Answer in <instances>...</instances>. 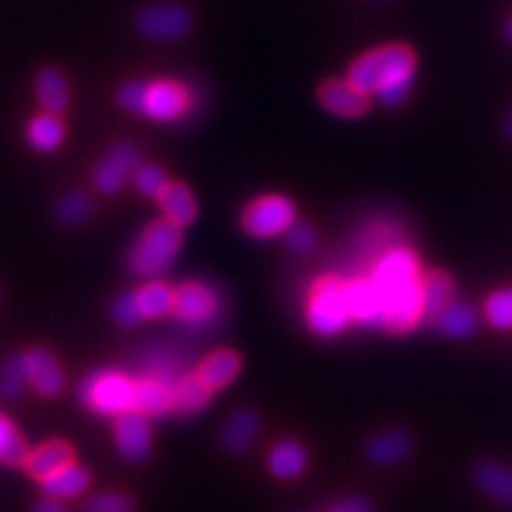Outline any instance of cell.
Instances as JSON below:
<instances>
[{
    "mask_svg": "<svg viewBox=\"0 0 512 512\" xmlns=\"http://www.w3.org/2000/svg\"><path fill=\"white\" fill-rule=\"evenodd\" d=\"M382 302L384 328L408 332L422 320L420 264L408 247H392L380 254L370 273Z\"/></svg>",
    "mask_w": 512,
    "mask_h": 512,
    "instance_id": "6da1fadb",
    "label": "cell"
},
{
    "mask_svg": "<svg viewBox=\"0 0 512 512\" xmlns=\"http://www.w3.org/2000/svg\"><path fill=\"white\" fill-rule=\"evenodd\" d=\"M413 74V50L403 43H389L358 57L349 67L347 81L361 93H375L382 105L399 107L411 93Z\"/></svg>",
    "mask_w": 512,
    "mask_h": 512,
    "instance_id": "7a4b0ae2",
    "label": "cell"
},
{
    "mask_svg": "<svg viewBox=\"0 0 512 512\" xmlns=\"http://www.w3.org/2000/svg\"><path fill=\"white\" fill-rule=\"evenodd\" d=\"M121 110L169 124L188 110V91L176 81H131L117 95Z\"/></svg>",
    "mask_w": 512,
    "mask_h": 512,
    "instance_id": "3957f363",
    "label": "cell"
},
{
    "mask_svg": "<svg viewBox=\"0 0 512 512\" xmlns=\"http://www.w3.org/2000/svg\"><path fill=\"white\" fill-rule=\"evenodd\" d=\"M183 245V230L171 221H155L150 223L128 256V264L131 271L140 275V278H155L162 275L166 268L171 266V261L176 259L178 249Z\"/></svg>",
    "mask_w": 512,
    "mask_h": 512,
    "instance_id": "277c9868",
    "label": "cell"
},
{
    "mask_svg": "<svg viewBox=\"0 0 512 512\" xmlns=\"http://www.w3.org/2000/svg\"><path fill=\"white\" fill-rule=\"evenodd\" d=\"M133 382L119 370H98L81 382L79 396L93 413L117 418V415L133 411Z\"/></svg>",
    "mask_w": 512,
    "mask_h": 512,
    "instance_id": "5b68a950",
    "label": "cell"
},
{
    "mask_svg": "<svg viewBox=\"0 0 512 512\" xmlns=\"http://www.w3.org/2000/svg\"><path fill=\"white\" fill-rule=\"evenodd\" d=\"M306 323L320 337H335L349 325V311L344 302V285L335 278H325L313 287L306 304Z\"/></svg>",
    "mask_w": 512,
    "mask_h": 512,
    "instance_id": "8992f818",
    "label": "cell"
},
{
    "mask_svg": "<svg viewBox=\"0 0 512 512\" xmlns=\"http://www.w3.org/2000/svg\"><path fill=\"white\" fill-rule=\"evenodd\" d=\"M297 219L294 204L280 195H266L254 200L242 214V228L252 238L271 240L278 235H285L287 228Z\"/></svg>",
    "mask_w": 512,
    "mask_h": 512,
    "instance_id": "52a82bcc",
    "label": "cell"
},
{
    "mask_svg": "<svg viewBox=\"0 0 512 512\" xmlns=\"http://www.w3.org/2000/svg\"><path fill=\"white\" fill-rule=\"evenodd\" d=\"M223 304L214 287L183 283L174 297V316L190 328H207L221 318Z\"/></svg>",
    "mask_w": 512,
    "mask_h": 512,
    "instance_id": "ba28073f",
    "label": "cell"
},
{
    "mask_svg": "<svg viewBox=\"0 0 512 512\" xmlns=\"http://www.w3.org/2000/svg\"><path fill=\"white\" fill-rule=\"evenodd\" d=\"M136 27L140 34L152 41H176L190 31L192 15L188 8L178 3L150 5L138 12Z\"/></svg>",
    "mask_w": 512,
    "mask_h": 512,
    "instance_id": "9c48e42d",
    "label": "cell"
},
{
    "mask_svg": "<svg viewBox=\"0 0 512 512\" xmlns=\"http://www.w3.org/2000/svg\"><path fill=\"white\" fill-rule=\"evenodd\" d=\"M138 150L131 143L114 145L107 157L95 166L93 183L102 195H117L124 185L131 181L133 171L138 169Z\"/></svg>",
    "mask_w": 512,
    "mask_h": 512,
    "instance_id": "30bf717a",
    "label": "cell"
},
{
    "mask_svg": "<svg viewBox=\"0 0 512 512\" xmlns=\"http://www.w3.org/2000/svg\"><path fill=\"white\" fill-rule=\"evenodd\" d=\"M114 444L119 453L131 463L143 460L152 448V427L147 415L138 411H126L114 420Z\"/></svg>",
    "mask_w": 512,
    "mask_h": 512,
    "instance_id": "8fae6325",
    "label": "cell"
},
{
    "mask_svg": "<svg viewBox=\"0 0 512 512\" xmlns=\"http://www.w3.org/2000/svg\"><path fill=\"white\" fill-rule=\"evenodd\" d=\"M318 102L325 107V110L335 114V117H344V119H358L370 110L368 95L351 86L349 81H339V79L320 83Z\"/></svg>",
    "mask_w": 512,
    "mask_h": 512,
    "instance_id": "7c38bea8",
    "label": "cell"
},
{
    "mask_svg": "<svg viewBox=\"0 0 512 512\" xmlns=\"http://www.w3.org/2000/svg\"><path fill=\"white\" fill-rule=\"evenodd\" d=\"M22 358L24 375L27 382L36 389L41 396H57L64 387V375L57 358L46 349H29Z\"/></svg>",
    "mask_w": 512,
    "mask_h": 512,
    "instance_id": "4fadbf2b",
    "label": "cell"
},
{
    "mask_svg": "<svg viewBox=\"0 0 512 512\" xmlns=\"http://www.w3.org/2000/svg\"><path fill=\"white\" fill-rule=\"evenodd\" d=\"M344 302H347L349 320H356L358 325H366V328L384 325L380 294H377L370 278L351 280V283L344 285Z\"/></svg>",
    "mask_w": 512,
    "mask_h": 512,
    "instance_id": "5bb4252c",
    "label": "cell"
},
{
    "mask_svg": "<svg viewBox=\"0 0 512 512\" xmlns=\"http://www.w3.org/2000/svg\"><path fill=\"white\" fill-rule=\"evenodd\" d=\"M133 411L143 415H164L171 411V387L157 377L145 375L133 382Z\"/></svg>",
    "mask_w": 512,
    "mask_h": 512,
    "instance_id": "9a60e30c",
    "label": "cell"
},
{
    "mask_svg": "<svg viewBox=\"0 0 512 512\" xmlns=\"http://www.w3.org/2000/svg\"><path fill=\"white\" fill-rule=\"evenodd\" d=\"M159 207L164 211V219L176 223L178 228L190 226L197 216V202L188 190V185L183 183H166L164 190L157 197Z\"/></svg>",
    "mask_w": 512,
    "mask_h": 512,
    "instance_id": "2e32d148",
    "label": "cell"
},
{
    "mask_svg": "<svg viewBox=\"0 0 512 512\" xmlns=\"http://www.w3.org/2000/svg\"><path fill=\"white\" fill-rule=\"evenodd\" d=\"M174 297L176 290H171V285L159 283V280H150L133 292L140 320H159L174 313Z\"/></svg>",
    "mask_w": 512,
    "mask_h": 512,
    "instance_id": "e0dca14e",
    "label": "cell"
},
{
    "mask_svg": "<svg viewBox=\"0 0 512 512\" xmlns=\"http://www.w3.org/2000/svg\"><path fill=\"white\" fill-rule=\"evenodd\" d=\"M240 368V356L228 349H221L214 351L209 358H204L200 370H197V377H200L209 392H219V389L228 387V384L238 377Z\"/></svg>",
    "mask_w": 512,
    "mask_h": 512,
    "instance_id": "ac0fdd59",
    "label": "cell"
},
{
    "mask_svg": "<svg viewBox=\"0 0 512 512\" xmlns=\"http://www.w3.org/2000/svg\"><path fill=\"white\" fill-rule=\"evenodd\" d=\"M36 100L48 114H62L69 107V83L60 69H41L36 76Z\"/></svg>",
    "mask_w": 512,
    "mask_h": 512,
    "instance_id": "d6986e66",
    "label": "cell"
},
{
    "mask_svg": "<svg viewBox=\"0 0 512 512\" xmlns=\"http://www.w3.org/2000/svg\"><path fill=\"white\" fill-rule=\"evenodd\" d=\"M72 456L74 451L69 444H64V441H48V444L38 446L34 453H29L24 465H27L31 477L43 482V479L60 470V467L72 463Z\"/></svg>",
    "mask_w": 512,
    "mask_h": 512,
    "instance_id": "ffe728a7",
    "label": "cell"
},
{
    "mask_svg": "<svg viewBox=\"0 0 512 512\" xmlns=\"http://www.w3.org/2000/svg\"><path fill=\"white\" fill-rule=\"evenodd\" d=\"M88 484H91V475H88L81 465H76L74 460L41 482L43 491H46L50 498H60V501L62 498L81 496L83 491L88 489Z\"/></svg>",
    "mask_w": 512,
    "mask_h": 512,
    "instance_id": "44dd1931",
    "label": "cell"
},
{
    "mask_svg": "<svg viewBox=\"0 0 512 512\" xmlns=\"http://www.w3.org/2000/svg\"><path fill=\"white\" fill-rule=\"evenodd\" d=\"M306 451L297 441L285 439L275 444L268 453V470L278 479H294L304 472Z\"/></svg>",
    "mask_w": 512,
    "mask_h": 512,
    "instance_id": "7402d4cb",
    "label": "cell"
},
{
    "mask_svg": "<svg viewBox=\"0 0 512 512\" xmlns=\"http://www.w3.org/2000/svg\"><path fill=\"white\" fill-rule=\"evenodd\" d=\"M211 392L204 387V382L197 375L181 377L174 387H171V408L183 415L200 413L209 403Z\"/></svg>",
    "mask_w": 512,
    "mask_h": 512,
    "instance_id": "603a6c76",
    "label": "cell"
},
{
    "mask_svg": "<svg viewBox=\"0 0 512 512\" xmlns=\"http://www.w3.org/2000/svg\"><path fill=\"white\" fill-rule=\"evenodd\" d=\"M256 434H259V418H256L252 411L233 413L228 418L226 427H223V448L230 453L245 451V448L256 439Z\"/></svg>",
    "mask_w": 512,
    "mask_h": 512,
    "instance_id": "cb8c5ba5",
    "label": "cell"
},
{
    "mask_svg": "<svg viewBox=\"0 0 512 512\" xmlns=\"http://www.w3.org/2000/svg\"><path fill=\"white\" fill-rule=\"evenodd\" d=\"M437 325L446 337L465 339L477 330V313L463 302H448L437 313Z\"/></svg>",
    "mask_w": 512,
    "mask_h": 512,
    "instance_id": "d4e9b609",
    "label": "cell"
},
{
    "mask_svg": "<svg viewBox=\"0 0 512 512\" xmlns=\"http://www.w3.org/2000/svg\"><path fill=\"white\" fill-rule=\"evenodd\" d=\"M27 140L36 152H53L64 140V124L57 114H38L29 121Z\"/></svg>",
    "mask_w": 512,
    "mask_h": 512,
    "instance_id": "484cf974",
    "label": "cell"
},
{
    "mask_svg": "<svg viewBox=\"0 0 512 512\" xmlns=\"http://www.w3.org/2000/svg\"><path fill=\"white\" fill-rule=\"evenodd\" d=\"M453 285L444 273H430L420 278V299L422 318H437V313L451 302Z\"/></svg>",
    "mask_w": 512,
    "mask_h": 512,
    "instance_id": "4316f807",
    "label": "cell"
},
{
    "mask_svg": "<svg viewBox=\"0 0 512 512\" xmlns=\"http://www.w3.org/2000/svg\"><path fill=\"white\" fill-rule=\"evenodd\" d=\"M477 484L482 486L484 494L501 503L512 505V470L498 463H482L475 470Z\"/></svg>",
    "mask_w": 512,
    "mask_h": 512,
    "instance_id": "83f0119b",
    "label": "cell"
},
{
    "mask_svg": "<svg viewBox=\"0 0 512 512\" xmlns=\"http://www.w3.org/2000/svg\"><path fill=\"white\" fill-rule=\"evenodd\" d=\"M411 451V439L403 432H384L368 444V458L375 465H396Z\"/></svg>",
    "mask_w": 512,
    "mask_h": 512,
    "instance_id": "f1b7e54d",
    "label": "cell"
},
{
    "mask_svg": "<svg viewBox=\"0 0 512 512\" xmlns=\"http://www.w3.org/2000/svg\"><path fill=\"white\" fill-rule=\"evenodd\" d=\"M93 200L86 192H67L60 202H57V219H60L64 226H81L83 221H88L93 216Z\"/></svg>",
    "mask_w": 512,
    "mask_h": 512,
    "instance_id": "f546056e",
    "label": "cell"
},
{
    "mask_svg": "<svg viewBox=\"0 0 512 512\" xmlns=\"http://www.w3.org/2000/svg\"><path fill=\"white\" fill-rule=\"evenodd\" d=\"M27 456V444L19 437L15 425L5 415H0V463L22 465Z\"/></svg>",
    "mask_w": 512,
    "mask_h": 512,
    "instance_id": "4dcf8cb0",
    "label": "cell"
},
{
    "mask_svg": "<svg viewBox=\"0 0 512 512\" xmlns=\"http://www.w3.org/2000/svg\"><path fill=\"white\" fill-rule=\"evenodd\" d=\"M484 316L491 328L512 330V287L510 290H498L486 299Z\"/></svg>",
    "mask_w": 512,
    "mask_h": 512,
    "instance_id": "1f68e13d",
    "label": "cell"
},
{
    "mask_svg": "<svg viewBox=\"0 0 512 512\" xmlns=\"http://www.w3.org/2000/svg\"><path fill=\"white\" fill-rule=\"evenodd\" d=\"M133 185H136V190L140 192L143 197H159V192L164 190V185L169 183V178H166L164 169L157 164H138V169L133 171Z\"/></svg>",
    "mask_w": 512,
    "mask_h": 512,
    "instance_id": "d6a6232c",
    "label": "cell"
},
{
    "mask_svg": "<svg viewBox=\"0 0 512 512\" xmlns=\"http://www.w3.org/2000/svg\"><path fill=\"white\" fill-rule=\"evenodd\" d=\"M27 375H24V368H22V358H10L8 363H5L3 370H0V394L5 396V399H17L19 394L24 392V387H27Z\"/></svg>",
    "mask_w": 512,
    "mask_h": 512,
    "instance_id": "836d02e7",
    "label": "cell"
},
{
    "mask_svg": "<svg viewBox=\"0 0 512 512\" xmlns=\"http://www.w3.org/2000/svg\"><path fill=\"white\" fill-rule=\"evenodd\" d=\"M285 245L294 256H309L318 247L316 230L306 223H292L285 233Z\"/></svg>",
    "mask_w": 512,
    "mask_h": 512,
    "instance_id": "e575fe53",
    "label": "cell"
},
{
    "mask_svg": "<svg viewBox=\"0 0 512 512\" xmlns=\"http://www.w3.org/2000/svg\"><path fill=\"white\" fill-rule=\"evenodd\" d=\"M83 512H133V501L119 491H105L88 498Z\"/></svg>",
    "mask_w": 512,
    "mask_h": 512,
    "instance_id": "d590c367",
    "label": "cell"
},
{
    "mask_svg": "<svg viewBox=\"0 0 512 512\" xmlns=\"http://www.w3.org/2000/svg\"><path fill=\"white\" fill-rule=\"evenodd\" d=\"M112 318H114V323L121 325V328H133V325L143 323V320H140V316H138L133 292L121 294L117 302L112 304Z\"/></svg>",
    "mask_w": 512,
    "mask_h": 512,
    "instance_id": "8d00e7d4",
    "label": "cell"
},
{
    "mask_svg": "<svg viewBox=\"0 0 512 512\" xmlns=\"http://www.w3.org/2000/svg\"><path fill=\"white\" fill-rule=\"evenodd\" d=\"M34 512H67L64 510V505L60 503V498H43L41 503L36 505V510Z\"/></svg>",
    "mask_w": 512,
    "mask_h": 512,
    "instance_id": "74e56055",
    "label": "cell"
},
{
    "mask_svg": "<svg viewBox=\"0 0 512 512\" xmlns=\"http://www.w3.org/2000/svg\"><path fill=\"white\" fill-rule=\"evenodd\" d=\"M337 512H368V508H366V503H363V501H356V498H351V501L344 503Z\"/></svg>",
    "mask_w": 512,
    "mask_h": 512,
    "instance_id": "f35d334b",
    "label": "cell"
},
{
    "mask_svg": "<svg viewBox=\"0 0 512 512\" xmlns=\"http://www.w3.org/2000/svg\"><path fill=\"white\" fill-rule=\"evenodd\" d=\"M505 133H508V138H512V112L508 114V119H505Z\"/></svg>",
    "mask_w": 512,
    "mask_h": 512,
    "instance_id": "ab89813d",
    "label": "cell"
},
{
    "mask_svg": "<svg viewBox=\"0 0 512 512\" xmlns=\"http://www.w3.org/2000/svg\"><path fill=\"white\" fill-rule=\"evenodd\" d=\"M508 41L512 43V19H510V24H508Z\"/></svg>",
    "mask_w": 512,
    "mask_h": 512,
    "instance_id": "60d3db41",
    "label": "cell"
}]
</instances>
